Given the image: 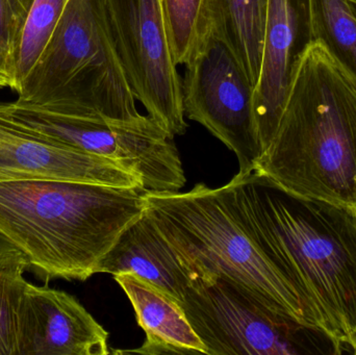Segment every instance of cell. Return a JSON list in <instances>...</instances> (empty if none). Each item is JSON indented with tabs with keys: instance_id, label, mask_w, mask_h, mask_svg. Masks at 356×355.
<instances>
[{
	"instance_id": "5b68a950",
	"label": "cell",
	"mask_w": 356,
	"mask_h": 355,
	"mask_svg": "<svg viewBox=\"0 0 356 355\" xmlns=\"http://www.w3.org/2000/svg\"><path fill=\"white\" fill-rule=\"evenodd\" d=\"M16 102L79 116L145 118L121 60L108 0H67Z\"/></svg>"
},
{
	"instance_id": "52a82bcc",
	"label": "cell",
	"mask_w": 356,
	"mask_h": 355,
	"mask_svg": "<svg viewBox=\"0 0 356 355\" xmlns=\"http://www.w3.org/2000/svg\"><path fill=\"white\" fill-rule=\"evenodd\" d=\"M182 310L207 355H341L327 333L280 316L215 275L190 277Z\"/></svg>"
},
{
	"instance_id": "2e32d148",
	"label": "cell",
	"mask_w": 356,
	"mask_h": 355,
	"mask_svg": "<svg viewBox=\"0 0 356 355\" xmlns=\"http://www.w3.org/2000/svg\"><path fill=\"white\" fill-rule=\"evenodd\" d=\"M307 40H320L356 76V10L349 0H303Z\"/></svg>"
},
{
	"instance_id": "7402d4cb",
	"label": "cell",
	"mask_w": 356,
	"mask_h": 355,
	"mask_svg": "<svg viewBox=\"0 0 356 355\" xmlns=\"http://www.w3.org/2000/svg\"><path fill=\"white\" fill-rule=\"evenodd\" d=\"M27 260L24 254L0 233V263Z\"/></svg>"
},
{
	"instance_id": "8fae6325",
	"label": "cell",
	"mask_w": 356,
	"mask_h": 355,
	"mask_svg": "<svg viewBox=\"0 0 356 355\" xmlns=\"http://www.w3.org/2000/svg\"><path fill=\"white\" fill-rule=\"evenodd\" d=\"M21 179L145 190L141 175L116 160L43 141L0 121V181Z\"/></svg>"
},
{
	"instance_id": "6da1fadb",
	"label": "cell",
	"mask_w": 356,
	"mask_h": 355,
	"mask_svg": "<svg viewBox=\"0 0 356 355\" xmlns=\"http://www.w3.org/2000/svg\"><path fill=\"white\" fill-rule=\"evenodd\" d=\"M253 171L289 193L356 210V76L320 40L295 56L275 133Z\"/></svg>"
},
{
	"instance_id": "ba28073f",
	"label": "cell",
	"mask_w": 356,
	"mask_h": 355,
	"mask_svg": "<svg viewBox=\"0 0 356 355\" xmlns=\"http://www.w3.org/2000/svg\"><path fill=\"white\" fill-rule=\"evenodd\" d=\"M184 66L181 89L186 117L203 125L236 154L238 173L254 170L261 156L254 85L232 50L207 29Z\"/></svg>"
},
{
	"instance_id": "ffe728a7",
	"label": "cell",
	"mask_w": 356,
	"mask_h": 355,
	"mask_svg": "<svg viewBox=\"0 0 356 355\" xmlns=\"http://www.w3.org/2000/svg\"><path fill=\"white\" fill-rule=\"evenodd\" d=\"M33 3V0H0V48L12 60L19 33Z\"/></svg>"
},
{
	"instance_id": "9c48e42d",
	"label": "cell",
	"mask_w": 356,
	"mask_h": 355,
	"mask_svg": "<svg viewBox=\"0 0 356 355\" xmlns=\"http://www.w3.org/2000/svg\"><path fill=\"white\" fill-rule=\"evenodd\" d=\"M117 46L138 101L168 135L188 129L162 0H108Z\"/></svg>"
},
{
	"instance_id": "8992f818",
	"label": "cell",
	"mask_w": 356,
	"mask_h": 355,
	"mask_svg": "<svg viewBox=\"0 0 356 355\" xmlns=\"http://www.w3.org/2000/svg\"><path fill=\"white\" fill-rule=\"evenodd\" d=\"M0 121L43 141L116 160L141 175L148 193H177L186 185L175 138L148 115L139 121L115 120L14 101L0 104Z\"/></svg>"
},
{
	"instance_id": "5bb4252c",
	"label": "cell",
	"mask_w": 356,
	"mask_h": 355,
	"mask_svg": "<svg viewBox=\"0 0 356 355\" xmlns=\"http://www.w3.org/2000/svg\"><path fill=\"white\" fill-rule=\"evenodd\" d=\"M133 273L181 304L190 277L147 213L129 225L98 267L97 274Z\"/></svg>"
},
{
	"instance_id": "277c9868",
	"label": "cell",
	"mask_w": 356,
	"mask_h": 355,
	"mask_svg": "<svg viewBox=\"0 0 356 355\" xmlns=\"http://www.w3.org/2000/svg\"><path fill=\"white\" fill-rule=\"evenodd\" d=\"M146 213L188 277H221L275 314L326 333L317 313L259 244L234 179L220 188L198 183L186 193L147 192Z\"/></svg>"
},
{
	"instance_id": "7c38bea8",
	"label": "cell",
	"mask_w": 356,
	"mask_h": 355,
	"mask_svg": "<svg viewBox=\"0 0 356 355\" xmlns=\"http://www.w3.org/2000/svg\"><path fill=\"white\" fill-rule=\"evenodd\" d=\"M298 0H268L261 73L254 88V115L261 154L275 133L299 51Z\"/></svg>"
},
{
	"instance_id": "44dd1931",
	"label": "cell",
	"mask_w": 356,
	"mask_h": 355,
	"mask_svg": "<svg viewBox=\"0 0 356 355\" xmlns=\"http://www.w3.org/2000/svg\"><path fill=\"white\" fill-rule=\"evenodd\" d=\"M0 88H10L13 91H17L12 58L1 48H0Z\"/></svg>"
},
{
	"instance_id": "4fadbf2b",
	"label": "cell",
	"mask_w": 356,
	"mask_h": 355,
	"mask_svg": "<svg viewBox=\"0 0 356 355\" xmlns=\"http://www.w3.org/2000/svg\"><path fill=\"white\" fill-rule=\"evenodd\" d=\"M114 279L129 297L146 340L137 349L113 354L207 355L204 344L173 298L133 273H120Z\"/></svg>"
},
{
	"instance_id": "d6986e66",
	"label": "cell",
	"mask_w": 356,
	"mask_h": 355,
	"mask_svg": "<svg viewBox=\"0 0 356 355\" xmlns=\"http://www.w3.org/2000/svg\"><path fill=\"white\" fill-rule=\"evenodd\" d=\"M29 271L27 260L0 263V355H18V308Z\"/></svg>"
},
{
	"instance_id": "cb8c5ba5",
	"label": "cell",
	"mask_w": 356,
	"mask_h": 355,
	"mask_svg": "<svg viewBox=\"0 0 356 355\" xmlns=\"http://www.w3.org/2000/svg\"><path fill=\"white\" fill-rule=\"evenodd\" d=\"M349 1H350L351 3L353 4V6H355V10H356V0H349Z\"/></svg>"
},
{
	"instance_id": "603a6c76",
	"label": "cell",
	"mask_w": 356,
	"mask_h": 355,
	"mask_svg": "<svg viewBox=\"0 0 356 355\" xmlns=\"http://www.w3.org/2000/svg\"><path fill=\"white\" fill-rule=\"evenodd\" d=\"M351 354H356V331L350 343Z\"/></svg>"
},
{
	"instance_id": "9a60e30c",
	"label": "cell",
	"mask_w": 356,
	"mask_h": 355,
	"mask_svg": "<svg viewBox=\"0 0 356 355\" xmlns=\"http://www.w3.org/2000/svg\"><path fill=\"white\" fill-rule=\"evenodd\" d=\"M268 0H204L209 29L232 50L253 85L261 73Z\"/></svg>"
},
{
	"instance_id": "3957f363",
	"label": "cell",
	"mask_w": 356,
	"mask_h": 355,
	"mask_svg": "<svg viewBox=\"0 0 356 355\" xmlns=\"http://www.w3.org/2000/svg\"><path fill=\"white\" fill-rule=\"evenodd\" d=\"M146 193L58 179L0 181V233L45 285L85 281L144 214Z\"/></svg>"
},
{
	"instance_id": "7a4b0ae2",
	"label": "cell",
	"mask_w": 356,
	"mask_h": 355,
	"mask_svg": "<svg viewBox=\"0 0 356 355\" xmlns=\"http://www.w3.org/2000/svg\"><path fill=\"white\" fill-rule=\"evenodd\" d=\"M259 244L351 354L356 331V210L289 193L251 171L234 177Z\"/></svg>"
},
{
	"instance_id": "e0dca14e",
	"label": "cell",
	"mask_w": 356,
	"mask_h": 355,
	"mask_svg": "<svg viewBox=\"0 0 356 355\" xmlns=\"http://www.w3.org/2000/svg\"><path fill=\"white\" fill-rule=\"evenodd\" d=\"M66 3L67 0H33L13 54L16 93L51 39Z\"/></svg>"
},
{
	"instance_id": "30bf717a",
	"label": "cell",
	"mask_w": 356,
	"mask_h": 355,
	"mask_svg": "<svg viewBox=\"0 0 356 355\" xmlns=\"http://www.w3.org/2000/svg\"><path fill=\"white\" fill-rule=\"evenodd\" d=\"M108 340L74 296L26 283L18 308V355H106Z\"/></svg>"
},
{
	"instance_id": "ac0fdd59",
	"label": "cell",
	"mask_w": 356,
	"mask_h": 355,
	"mask_svg": "<svg viewBox=\"0 0 356 355\" xmlns=\"http://www.w3.org/2000/svg\"><path fill=\"white\" fill-rule=\"evenodd\" d=\"M171 56L186 65L204 33V0H162Z\"/></svg>"
}]
</instances>
